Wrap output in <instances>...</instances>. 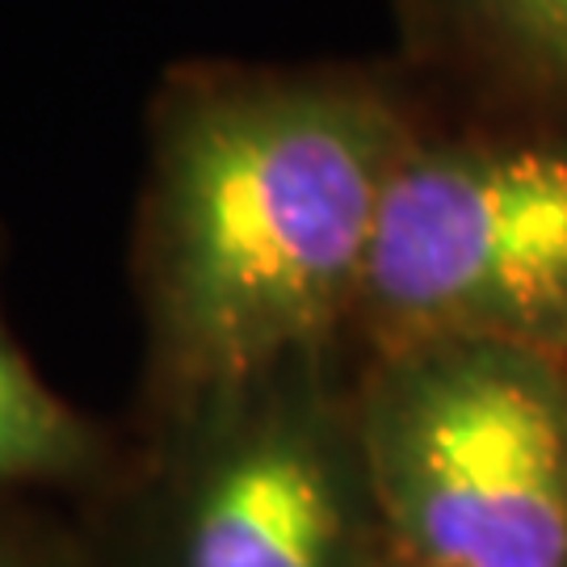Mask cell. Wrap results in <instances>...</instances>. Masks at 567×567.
<instances>
[{
  "instance_id": "5",
  "label": "cell",
  "mask_w": 567,
  "mask_h": 567,
  "mask_svg": "<svg viewBox=\"0 0 567 567\" xmlns=\"http://www.w3.org/2000/svg\"><path fill=\"white\" fill-rule=\"evenodd\" d=\"M391 18L442 114H567V0H391Z\"/></svg>"
},
{
  "instance_id": "1",
  "label": "cell",
  "mask_w": 567,
  "mask_h": 567,
  "mask_svg": "<svg viewBox=\"0 0 567 567\" xmlns=\"http://www.w3.org/2000/svg\"><path fill=\"white\" fill-rule=\"evenodd\" d=\"M433 114L400 60H194L164 76L135 244L164 404L353 337L386 185Z\"/></svg>"
},
{
  "instance_id": "2",
  "label": "cell",
  "mask_w": 567,
  "mask_h": 567,
  "mask_svg": "<svg viewBox=\"0 0 567 567\" xmlns=\"http://www.w3.org/2000/svg\"><path fill=\"white\" fill-rule=\"evenodd\" d=\"M353 425L412 567H567V358L429 337L362 353Z\"/></svg>"
},
{
  "instance_id": "3",
  "label": "cell",
  "mask_w": 567,
  "mask_h": 567,
  "mask_svg": "<svg viewBox=\"0 0 567 567\" xmlns=\"http://www.w3.org/2000/svg\"><path fill=\"white\" fill-rule=\"evenodd\" d=\"M567 358V114H433L386 185L353 341Z\"/></svg>"
},
{
  "instance_id": "7",
  "label": "cell",
  "mask_w": 567,
  "mask_h": 567,
  "mask_svg": "<svg viewBox=\"0 0 567 567\" xmlns=\"http://www.w3.org/2000/svg\"><path fill=\"white\" fill-rule=\"evenodd\" d=\"M395 567H412V564H400V559H395Z\"/></svg>"
},
{
  "instance_id": "4",
  "label": "cell",
  "mask_w": 567,
  "mask_h": 567,
  "mask_svg": "<svg viewBox=\"0 0 567 567\" xmlns=\"http://www.w3.org/2000/svg\"><path fill=\"white\" fill-rule=\"evenodd\" d=\"M332 362L177 408L156 567H395Z\"/></svg>"
},
{
  "instance_id": "8",
  "label": "cell",
  "mask_w": 567,
  "mask_h": 567,
  "mask_svg": "<svg viewBox=\"0 0 567 567\" xmlns=\"http://www.w3.org/2000/svg\"><path fill=\"white\" fill-rule=\"evenodd\" d=\"M0 567H4V564H0Z\"/></svg>"
},
{
  "instance_id": "6",
  "label": "cell",
  "mask_w": 567,
  "mask_h": 567,
  "mask_svg": "<svg viewBox=\"0 0 567 567\" xmlns=\"http://www.w3.org/2000/svg\"><path fill=\"white\" fill-rule=\"evenodd\" d=\"M84 454V421L34 374L0 320V480L63 475Z\"/></svg>"
}]
</instances>
